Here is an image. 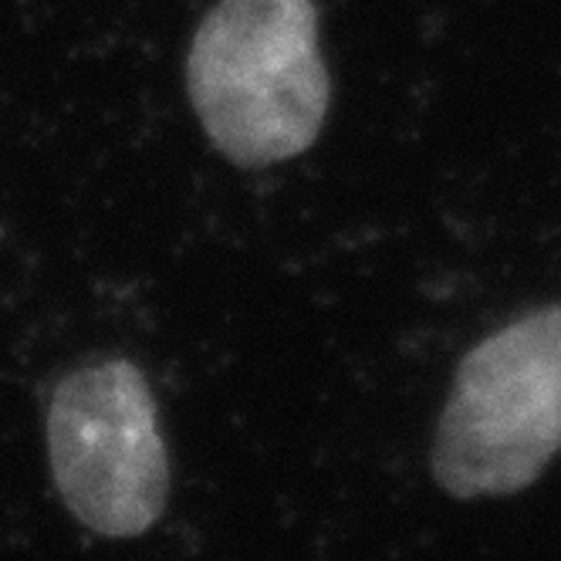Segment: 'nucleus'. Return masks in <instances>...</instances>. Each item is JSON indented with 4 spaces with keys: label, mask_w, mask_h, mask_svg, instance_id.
Wrapping results in <instances>:
<instances>
[{
    "label": "nucleus",
    "mask_w": 561,
    "mask_h": 561,
    "mask_svg": "<svg viewBox=\"0 0 561 561\" xmlns=\"http://www.w3.org/2000/svg\"><path fill=\"white\" fill-rule=\"evenodd\" d=\"M190 102L237 167L305 152L329 112V71L311 0H220L186 55Z\"/></svg>",
    "instance_id": "obj_1"
},
{
    "label": "nucleus",
    "mask_w": 561,
    "mask_h": 561,
    "mask_svg": "<svg viewBox=\"0 0 561 561\" xmlns=\"http://www.w3.org/2000/svg\"><path fill=\"white\" fill-rule=\"evenodd\" d=\"M561 454V305L473 345L433 436V477L450 497H504Z\"/></svg>",
    "instance_id": "obj_2"
},
{
    "label": "nucleus",
    "mask_w": 561,
    "mask_h": 561,
    "mask_svg": "<svg viewBox=\"0 0 561 561\" xmlns=\"http://www.w3.org/2000/svg\"><path fill=\"white\" fill-rule=\"evenodd\" d=\"M48 450L71 514L95 535L149 531L170 497V457L146 376L112 358L78 369L51 396Z\"/></svg>",
    "instance_id": "obj_3"
}]
</instances>
